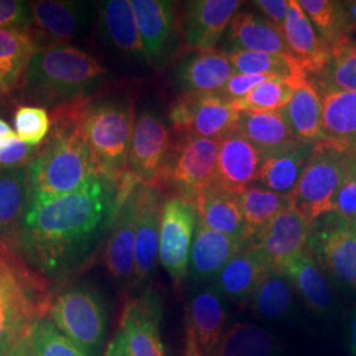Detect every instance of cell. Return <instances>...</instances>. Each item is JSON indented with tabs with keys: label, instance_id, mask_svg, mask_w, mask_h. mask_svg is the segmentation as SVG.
Segmentation results:
<instances>
[{
	"label": "cell",
	"instance_id": "obj_1",
	"mask_svg": "<svg viewBox=\"0 0 356 356\" xmlns=\"http://www.w3.org/2000/svg\"><path fill=\"white\" fill-rule=\"evenodd\" d=\"M136 186L95 176L70 194L31 204L11 245L49 284L69 280L91 261L120 204Z\"/></svg>",
	"mask_w": 356,
	"mask_h": 356
},
{
	"label": "cell",
	"instance_id": "obj_2",
	"mask_svg": "<svg viewBox=\"0 0 356 356\" xmlns=\"http://www.w3.org/2000/svg\"><path fill=\"white\" fill-rule=\"evenodd\" d=\"M86 101L51 111V132L26 165L32 191L31 204H45L70 194L99 176L82 123Z\"/></svg>",
	"mask_w": 356,
	"mask_h": 356
},
{
	"label": "cell",
	"instance_id": "obj_3",
	"mask_svg": "<svg viewBox=\"0 0 356 356\" xmlns=\"http://www.w3.org/2000/svg\"><path fill=\"white\" fill-rule=\"evenodd\" d=\"M106 74L89 53L73 44L54 45L33 54L17 90L22 102L53 111L94 97Z\"/></svg>",
	"mask_w": 356,
	"mask_h": 356
},
{
	"label": "cell",
	"instance_id": "obj_4",
	"mask_svg": "<svg viewBox=\"0 0 356 356\" xmlns=\"http://www.w3.org/2000/svg\"><path fill=\"white\" fill-rule=\"evenodd\" d=\"M49 282L13 250L0 244V356L20 343L51 305Z\"/></svg>",
	"mask_w": 356,
	"mask_h": 356
},
{
	"label": "cell",
	"instance_id": "obj_5",
	"mask_svg": "<svg viewBox=\"0 0 356 356\" xmlns=\"http://www.w3.org/2000/svg\"><path fill=\"white\" fill-rule=\"evenodd\" d=\"M82 123L98 175L122 185L135 124L132 101L123 95L91 97L83 106Z\"/></svg>",
	"mask_w": 356,
	"mask_h": 356
},
{
	"label": "cell",
	"instance_id": "obj_6",
	"mask_svg": "<svg viewBox=\"0 0 356 356\" xmlns=\"http://www.w3.org/2000/svg\"><path fill=\"white\" fill-rule=\"evenodd\" d=\"M355 161L356 153L329 141L316 143L302 177L289 195L291 207L312 225L332 214L337 191Z\"/></svg>",
	"mask_w": 356,
	"mask_h": 356
},
{
	"label": "cell",
	"instance_id": "obj_7",
	"mask_svg": "<svg viewBox=\"0 0 356 356\" xmlns=\"http://www.w3.org/2000/svg\"><path fill=\"white\" fill-rule=\"evenodd\" d=\"M47 317L90 356H97L106 337L107 314L101 294L88 284H72L51 296Z\"/></svg>",
	"mask_w": 356,
	"mask_h": 356
},
{
	"label": "cell",
	"instance_id": "obj_8",
	"mask_svg": "<svg viewBox=\"0 0 356 356\" xmlns=\"http://www.w3.org/2000/svg\"><path fill=\"white\" fill-rule=\"evenodd\" d=\"M219 143L176 135L157 188L165 197H178L194 204L214 178Z\"/></svg>",
	"mask_w": 356,
	"mask_h": 356
},
{
	"label": "cell",
	"instance_id": "obj_9",
	"mask_svg": "<svg viewBox=\"0 0 356 356\" xmlns=\"http://www.w3.org/2000/svg\"><path fill=\"white\" fill-rule=\"evenodd\" d=\"M239 114L218 92L179 94L170 106L169 124L175 135L220 141L236 131Z\"/></svg>",
	"mask_w": 356,
	"mask_h": 356
},
{
	"label": "cell",
	"instance_id": "obj_10",
	"mask_svg": "<svg viewBox=\"0 0 356 356\" xmlns=\"http://www.w3.org/2000/svg\"><path fill=\"white\" fill-rule=\"evenodd\" d=\"M172 141L170 128L161 115L152 108H143L135 115L128 153V175L140 185L157 188Z\"/></svg>",
	"mask_w": 356,
	"mask_h": 356
},
{
	"label": "cell",
	"instance_id": "obj_11",
	"mask_svg": "<svg viewBox=\"0 0 356 356\" xmlns=\"http://www.w3.org/2000/svg\"><path fill=\"white\" fill-rule=\"evenodd\" d=\"M197 220L194 204L178 197H165L160 226L159 260L169 277L178 285L188 279Z\"/></svg>",
	"mask_w": 356,
	"mask_h": 356
},
{
	"label": "cell",
	"instance_id": "obj_12",
	"mask_svg": "<svg viewBox=\"0 0 356 356\" xmlns=\"http://www.w3.org/2000/svg\"><path fill=\"white\" fill-rule=\"evenodd\" d=\"M226 302L214 282L194 285L186 302L188 335L185 355H213L226 332Z\"/></svg>",
	"mask_w": 356,
	"mask_h": 356
},
{
	"label": "cell",
	"instance_id": "obj_13",
	"mask_svg": "<svg viewBox=\"0 0 356 356\" xmlns=\"http://www.w3.org/2000/svg\"><path fill=\"white\" fill-rule=\"evenodd\" d=\"M335 216V214H334ZM309 248L327 277L348 289H356V226L339 216L313 229Z\"/></svg>",
	"mask_w": 356,
	"mask_h": 356
},
{
	"label": "cell",
	"instance_id": "obj_14",
	"mask_svg": "<svg viewBox=\"0 0 356 356\" xmlns=\"http://www.w3.org/2000/svg\"><path fill=\"white\" fill-rule=\"evenodd\" d=\"M91 3L72 0L31 1V32L38 49L67 45L81 38L91 22Z\"/></svg>",
	"mask_w": 356,
	"mask_h": 356
},
{
	"label": "cell",
	"instance_id": "obj_15",
	"mask_svg": "<svg viewBox=\"0 0 356 356\" xmlns=\"http://www.w3.org/2000/svg\"><path fill=\"white\" fill-rule=\"evenodd\" d=\"M242 4L238 0L186 1L181 17L185 49L191 53L216 51Z\"/></svg>",
	"mask_w": 356,
	"mask_h": 356
},
{
	"label": "cell",
	"instance_id": "obj_16",
	"mask_svg": "<svg viewBox=\"0 0 356 356\" xmlns=\"http://www.w3.org/2000/svg\"><path fill=\"white\" fill-rule=\"evenodd\" d=\"M140 33L145 61L160 67L165 65L181 32L177 6L168 0H131Z\"/></svg>",
	"mask_w": 356,
	"mask_h": 356
},
{
	"label": "cell",
	"instance_id": "obj_17",
	"mask_svg": "<svg viewBox=\"0 0 356 356\" xmlns=\"http://www.w3.org/2000/svg\"><path fill=\"white\" fill-rule=\"evenodd\" d=\"M160 319V297L152 289L128 300L122 312L119 331L131 356H165Z\"/></svg>",
	"mask_w": 356,
	"mask_h": 356
},
{
	"label": "cell",
	"instance_id": "obj_18",
	"mask_svg": "<svg viewBox=\"0 0 356 356\" xmlns=\"http://www.w3.org/2000/svg\"><path fill=\"white\" fill-rule=\"evenodd\" d=\"M310 234L312 223L293 207H288L275 216L251 244L263 254L273 270L280 272L286 263L307 250Z\"/></svg>",
	"mask_w": 356,
	"mask_h": 356
},
{
	"label": "cell",
	"instance_id": "obj_19",
	"mask_svg": "<svg viewBox=\"0 0 356 356\" xmlns=\"http://www.w3.org/2000/svg\"><path fill=\"white\" fill-rule=\"evenodd\" d=\"M164 200L165 195L159 188L139 185L134 277L136 285L149 280L156 270Z\"/></svg>",
	"mask_w": 356,
	"mask_h": 356
},
{
	"label": "cell",
	"instance_id": "obj_20",
	"mask_svg": "<svg viewBox=\"0 0 356 356\" xmlns=\"http://www.w3.org/2000/svg\"><path fill=\"white\" fill-rule=\"evenodd\" d=\"M139 185L128 194L127 198L120 204L104 243V264L113 279L120 284H134L135 277Z\"/></svg>",
	"mask_w": 356,
	"mask_h": 356
},
{
	"label": "cell",
	"instance_id": "obj_21",
	"mask_svg": "<svg viewBox=\"0 0 356 356\" xmlns=\"http://www.w3.org/2000/svg\"><path fill=\"white\" fill-rule=\"evenodd\" d=\"M266 157L238 131L219 143L213 184L239 194L257 181Z\"/></svg>",
	"mask_w": 356,
	"mask_h": 356
},
{
	"label": "cell",
	"instance_id": "obj_22",
	"mask_svg": "<svg viewBox=\"0 0 356 356\" xmlns=\"http://www.w3.org/2000/svg\"><path fill=\"white\" fill-rule=\"evenodd\" d=\"M234 74L227 51H198L178 61L173 79L181 94H202L219 92Z\"/></svg>",
	"mask_w": 356,
	"mask_h": 356
},
{
	"label": "cell",
	"instance_id": "obj_23",
	"mask_svg": "<svg viewBox=\"0 0 356 356\" xmlns=\"http://www.w3.org/2000/svg\"><path fill=\"white\" fill-rule=\"evenodd\" d=\"M250 244L209 229L198 219L191 245L189 280L194 285L214 282L229 260Z\"/></svg>",
	"mask_w": 356,
	"mask_h": 356
},
{
	"label": "cell",
	"instance_id": "obj_24",
	"mask_svg": "<svg viewBox=\"0 0 356 356\" xmlns=\"http://www.w3.org/2000/svg\"><path fill=\"white\" fill-rule=\"evenodd\" d=\"M272 270L263 254L250 244L229 260L214 284L227 302L243 307Z\"/></svg>",
	"mask_w": 356,
	"mask_h": 356
},
{
	"label": "cell",
	"instance_id": "obj_25",
	"mask_svg": "<svg viewBox=\"0 0 356 356\" xmlns=\"http://www.w3.org/2000/svg\"><path fill=\"white\" fill-rule=\"evenodd\" d=\"M282 33L288 51L309 76H318L329 60V49L297 0H291Z\"/></svg>",
	"mask_w": 356,
	"mask_h": 356
},
{
	"label": "cell",
	"instance_id": "obj_26",
	"mask_svg": "<svg viewBox=\"0 0 356 356\" xmlns=\"http://www.w3.org/2000/svg\"><path fill=\"white\" fill-rule=\"evenodd\" d=\"M194 206L198 219L209 229L242 242L251 243L238 194L225 191L211 182L200 193Z\"/></svg>",
	"mask_w": 356,
	"mask_h": 356
},
{
	"label": "cell",
	"instance_id": "obj_27",
	"mask_svg": "<svg viewBox=\"0 0 356 356\" xmlns=\"http://www.w3.org/2000/svg\"><path fill=\"white\" fill-rule=\"evenodd\" d=\"M280 272L291 280L294 291L313 313L318 316L330 314L334 306L330 281L309 247L286 263Z\"/></svg>",
	"mask_w": 356,
	"mask_h": 356
},
{
	"label": "cell",
	"instance_id": "obj_28",
	"mask_svg": "<svg viewBox=\"0 0 356 356\" xmlns=\"http://www.w3.org/2000/svg\"><path fill=\"white\" fill-rule=\"evenodd\" d=\"M316 86L322 97L323 140L356 153V92L318 83Z\"/></svg>",
	"mask_w": 356,
	"mask_h": 356
},
{
	"label": "cell",
	"instance_id": "obj_29",
	"mask_svg": "<svg viewBox=\"0 0 356 356\" xmlns=\"http://www.w3.org/2000/svg\"><path fill=\"white\" fill-rule=\"evenodd\" d=\"M226 51H264L291 56L280 28L261 15L238 13L226 31Z\"/></svg>",
	"mask_w": 356,
	"mask_h": 356
},
{
	"label": "cell",
	"instance_id": "obj_30",
	"mask_svg": "<svg viewBox=\"0 0 356 356\" xmlns=\"http://www.w3.org/2000/svg\"><path fill=\"white\" fill-rule=\"evenodd\" d=\"M236 131L268 159L298 145L284 110L241 113Z\"/></svg>",
	"mask_w": 356,
	"mask_h": 356
},
{
	"label": "cell",
	"instance_id": "obj_31",
	"mask_svg": "<svg viewBox=\"0 0 356 356\" xmlns=\"http://www.w3.org/2000/svg\"><path fill=\"white\" fill-rule=\"evenodd\" d=\"M99 31L106 42L123 56L145 60L131 0H107L99 7Z\"/></svg>",
	"mask_w": 356,
	"mask_h": 356
},
{
	"label": "cell",
	"instance_id": "obj_32",
	"mask_svg": "<svg viewBox=\"0 0 356 356\" xmlns=\"http://www.w3.org/2000/svg\"><path fill=\"white\" fill-rule=\"evenodd\" d=\"M32 202L28 168H0V244H11L13 235Z\"/></svg>",
	"mask_w": 356,
	"mask_h": 356
},
{
	"label": "cell",
	"instance_id": "obj_33",
	"mask_svg": "<svg viewBox=\"0 0 356 356\" xmlns=\"http://www.w3.org/2000/svg\"><path fill=\"white\" fill-rule=\"evenodd\" d=\"M38 51L29 28H0V88L4 94L19 89Z\"/></svg>",
	"mask_w": 356,
	"mask_h": 356
},
{
	"label": "cell",
	"instance_id": "obj_34",
	"mask_svg": "<svg viewBox=\"0 0 356 356\" xmlns=\"http://www.w3.org/2000/svg\"><path fill=\"white\" fill-rule=\"evenodd\" d=\"M313 148V143L302 141L288 151L268 157L256 182L268 191L289 197L302 177Z\"/></svg>",
	"mask_w": 356,
	"mask_h": 356
},
{
	"label": "cell",
	"instance_id": "obj_35",
	"mask_svg": "<svg viewBox=\"0 0 356 356\" xmlns=\"http://www.w3.org/2000/svg\"><path fill=\"white\" fill-rule=\"evenodd\" d=\"M282 110L298 140L313 144L323 140L322 97L310 76L297 88L292 99Z\"/></svg>",
	"mask_w": 356,
	"mask_h": 356
},
{
	"label": "cell",
	"instance_id": "obj_36",
	"mask_svg": "<svg viewBox=\"0 0 356 356\" xmlns=\"http://www.w3.org/2000/svg\"><path fill=\"white\" fill-rule=\"evenodd\" d=\"M291 280L279 270H272L256 288L248 305L257 318L279 321L294 312L296 298Z\"/></svg>",
	"mask_w": 356,
	"mask_h": 356
},
{
	"label": "cell",
	"instance_id": "obj_37",
	"mask_svg": "<svg viewBox=\"0 0 356 356\" xmlns=\"http://www.w3.org/2000/svg\"><path fill=\"white\" fill-rule=\"evenodd\" d=\"M327 49L350 40L353 23L343 3L332 0H298Z\"/></svg>",
	"mask_w": 356,
	"mask_h": 356
},
{
	"label": "cell",
	"instance_id": "obj_38",
	"mask_svg": "<svg viewBox=\"0 0 356 356\" xmlns=\"http://www.w3.org/2000/svg\"><path fill=\"white\" fill-rule=\"evenodd\" d=\"M276 339L269 331L239 322L226 330L211 356H276Z\"/></svg>",
	"mask_w": 356,
	"mask_h": 356
},
{
	"label": "cell",
	"instance_id": "obj_39",
	"mask_svg": "<svg viewBox=\"0 0 356 356\" xmlns=\"http://www.w3.org/2000/svg\"><path fill=\"white\" fill-rule=\"evenodd\" d=\"M238 200L251 241L275 216L291 207L288 195L268 191L254 184L239 193Z\"/></svg>",
	"mask_w": 356,
	"mask_h": 356
},
{
	"label": "cell",
	"instance_id": "obj_40",
	"mask_svg": "<svg viewBox=\"0 0 356 356\" xmlns=\"http://www.w3.org/2000/svg\"><path fill=\"white\" fill-rule=\"evenodd\" d=\"M229 63L235 73L248 76H281L304 79L309 74L292 56L272 54L264 51H229Z\"/></svg>",
	"mask_w": 356,
	"mask_h": 356
},
{
	"label": "cell",
	"instance_id": "obj_41",
	"mask_svg": "<svg viewBox=\"0 0 356 356\" xmlns=\"http://www.w3.org/2000/svg\"><path fill=\"white\" fill-rule=\"evenodd\" d=\"M305 79L298 81L281 76H268L264 82L257 85L245 97L231 102V104L239 113L282 110L292 99L294 91Z\"/></svg>",
	"mask_w": 356,
	"mask_h": 356
},
{
	"label": "cell",
	"instance_id": "obj_42",
	"mask_svg": "<svg viewBox=\"0 0 356 356\" xmlns=\"http://www.w3.org/2000/svg\"><path fill=\"white\" fill-rule=\"evenodd\" d=\"M316 76L318 85L356 92V41L350 38L331 48L327 64Z\"/></svg>",
	"mask_w": 356,
	"mask_h": 356
},
{
	"label": "cell",
	"instance_id": "obj_43",
	"mask_svg": "<svg viewBox=\"0 0 356 356\" xmlns=\"http://www.w3.org/2000/svg\"><path fill=\"white\" fill-rule=\"evenodd\" d=\"M35 356H90L70 341L48 317L38 319L29 332Z\"/></svg>",
	"mask_w": 356,
	"mask_h": 356
},
{
	"label": "cell",
	"instance_id": "obj_44",
	"mask_svg": "<svg viewBox=\"0 0 356 356\" xmlns=\"http://www.w3.org/2000/svg\"><path fill=\"white\" fill-rule=\"evenodd\" d=\"M15 134L28 145L38 148L47 140L51 128V116L47 108L22 104L13 115Z\"/></svg>",
	"mask_w": 356,
	"mask_h": 356
},
{
	"label": "cell",
	"instance_id": "obj_45",
	"mask_svg": "<svg viewBox=\"0 0 356 356\" xmlns=\"http://www.w3.org/2000/svg\"><path fill=\"white\" fill-rule=\"evenodd\" d=\"M38 152L22 140L13 131L11 135L0 140V168H17L26 166Z\"/></svg>",
	"mask_w": 356,
	"mask_h": 356
},
{
	"label": "cell",
	"instance_id": "obj_46",
	"mask_svg": "<svg viewBox=\"0 0 356 356\" xmlns=\"http://www.w3.org/2000/svg\"><path fill=\"white\" fill-rule=\"evenodd\" d=\"M332 214L356 223V161L337 191Z\"/></svg>",
	"mask_w": 356,
	"mask_h": 356
},
{
	"label": "cell",
	"instance_id": "obj_47",
	"mask_svg": "<svg viewBox=\"0 0 356 356\" xmlns=\"http://www.w3.org/2000/svg\"><path fill=\"white\" fill-rule=\"evenodd\" d=\"M31 1L0 0V28H29Z\"/></svg>",
	"mask_w": 356,
	"mask_h": 356
},
{
	"label": "cell",
	"instance_id": "obj_48",
	"mask_svg": "<svg viewBox=\"0 0 356 356\" xmlns=\"http://www.w3.org/2000/svg\"><path fill=\"white\" fill-rule=\"evenodd\" d=\"M268 76H248V74H239L235 73L231 76L229 82L225 85V88L220 90L218 94H220L223 98H226L229 102L238 101L243 97H245L250 91L264 82Z\"/></svg>",
	"mask_w": 356,
	"mask_h": 356
},
{
	"label": "cell",
	"instance_id": "obj_49",
	"mask_svg": "<svg viewBox=\"0 0 356 356\" xmlns=\"http://www.w3.org/2000/svg\"><path fill=\"white\" fill-rule=\"evenodd\" d=\"M291 0H256L254 6L263 13L269 22H272L282 31L286 16L289 13Z\"/></svg>",
	"mask_w": 356,
	"mask_h": 356
},
{
	"label": "cell",
	"instance_id": "obj_50",
	"mask_svg": "<svg viewBox=\"0 0 356 356\" xmlns=\"http://www.w3.org/2000/svg\"><path fill=\"white\" fill-rule=\"evenodd\" d=\"M104 356H131L128 351L127 344L124 342V338L120 334V331L116 332L114 339L108 344Z\"/></svg>",
	"mask_w": 356,
	"mask_h": 356
},
{
	"label": "cell",
	"instance_id": "obj_51",
	"mask_svg": "<svg viewBox=\"0 0 356 356\" xmlns=\"http://www.w3.org/2000/svg\"><path fill=\"white\" fill-rule=\"evenodd\" d=\"M7 356H35L32 351V347H31L29 334Z\"/></svg>",
	"mask_w": 356,
	"mask_h": 356
},
{
	"label": "cell",
	"instance_id": "obj_52",
	"mask_svg": "<svg viewBox=\"0 0 356 356\" xmlns=\"http://www.w3.org/2000/svg\"><path fill=\"white\" fill-rule=\"evenodd\" d=\"M348 350L351 356H356V313L348 327Z\"/></svg>",
	"mask_w": 356,
	"mask_h": 356
},
{
	"label": "cell",
	"instance_id": "obj_53",
	"mask_svg": "<svg viewBox=\"0 0 356 356\" xmlns=\"http://www.w3.org/2000/svg\"><path fill=\"white\" fill-rule=\"evenodd\" d=\"M344 8L350 16V20L353 23V26H356V0H351V1H343Z\"/></svg>",
	"mask_w": 356,
	"mask_h": 356
},
{
	"label": "cell",
	"instance_id": "obj_54",
	"mask_svg": "<svg viewBox=\"0 0 356 356\" xmlns=\"http://www.w3.org/2000/svg\"><path fill=\"white\" fill-rule=\"evenodd\" d=\"M13 132V131L11 126H10L6 120H3V119L0 118V140H3L4 138H7V136L11 135Z\"/></svg>",
	"mask_w": 356,
	"mask_h": 356
},
{
	"label": "cell",
	"instance_id": "obj_55",
	"mask_svg": "<svg viewBox=\"0 0 356 356\" xmlns=\"http://www.w3.org/2000/svg\"><path fill=\"white\" fill-rule=\"evenodd\" d=\"M4 92H3V90H1V88H0V98H1V95H3Z\"/></svg>",
	"mask_w": 356,
	"mask_h": 356
},
{
	"label": "cell",
	"instance_id": "obj_56",
	"mask_svg": "<svg viewBox=\"0 0 356 356\" xmlns=\"http://www.w3.org/2000/svg\"><path fill=\"white\" fill-rule=\"evenodd\" d=\"M354 225H355V226H356V223H354Z\"/></svg>",
	"mask_w": 356,
	"mask_h": 356
}]
</instances>
